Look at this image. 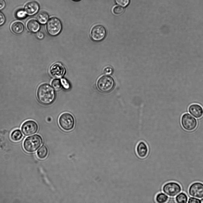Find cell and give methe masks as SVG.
Wrapping results in <instances>:
<instances>
[{
  "label": "cell",
  "mask_w": 203,
  "mask_h": 203,
  "mask_svg": "<svg viewBox=\"0 0 203 203\" xmlns=\"http://www.w3.org/2000/svg\"><path fill=\"white\" fill-rule=\"evenodd\" d=\"M48 154V150L45 146L41 147L37 151V154L39 158L40 159L45 158Z\"/></svg>",
  "instance_id": "20"
},
{
  "label": "cell",
  "mask_w": 203,
  "mask_h": 203,
  "mask_svg": "<svg viewBox=\"0 0 203 203\" xmlns=\"http://www.w3.org/2000/svg\"><path fill=\"white\" fill-rule=\"evenodd\" d=\"M200 201L201 203H203V198L200 200Z\"/></svg>",
  "instance_id": "32"
},
{
  "label": "cell",
  "mask_w": 203,
  "mask_h": 203,
  "mask_svg": "<svg viewBox=\"0 0 203 203\" xmlns=\"http://www.w3.org/2000/svg\"><path fill=\"white\" fill-rule=\"evenodd\" d=\"M115 2L119 6L126 7L129 4L130 0H115Z\"/></svg>",
  "instance_id": "25"
},
{
  "label": "cell",
  "mask_w": 203,
  "mask_h": 203,
  "mask_svg": "<svg viewBox=\"0 0 203 203\" xmlns=\"http://www.w3.org/2000/svg\"><path fill=\"white\" fill-rule=\"evenodd\" d=\"M113 70L111 67H107L104 68V73L107 75H111L113 72Z\"/></svg>",
  "instance_id": "27"
},
{
  "label": "cell",
  "mask_w": 203,
  "mask_h": 203,
  "mask_svg": "<svg viewBox=\"0 0 203 203\" xmlns=\"http://www.w3.org/2000/svg\"><path fill=\"white\" fill-rule=\"evenodd\" d=\"M37 95L38 99L40 103L48 105L54 101L56 94L51 86L48 84L44 83L40 85L38 87Z\"/></svg>",
  "instance_id": "1"
},
{
  "label": "cell",
  "mask_w": 203,
  "mask_h": 203,
  "mask_svg": "<svg viewBox=\"0 0 203 203\" xmlns=\"http://www.w3.org/2000/svg\"><path fill=\"white\" fill-rule=\"evenodd\" d=\"M58 123L62 129L65 131H69L74 128L75 122L73 116L69 113L65 112L60 116Z\"/></svg>",
  "instance_id": "4"
},
{
  "label": "cell",
  "mask_w": 203,
  "mask_h": 203,
  "mask_svg": "<svg viewBox=\"0 0 203 203\" xmlns=\"http://www.w3.org/2000/svg\"><path fill=\"white\" fill-rule=\"evenodd\" d=\"M36 36L39 39H42L43 38L44 35L42 32H39L37 33Z\"/></svg>",
  "instance_id": "30"
},
{
  "label": "cell",
  "mask_w": 203,
  "mask_h": 203,
  "mask_svg": "<svg viewBox=\"0 0 203 203\" xmlns=\"http://www.w3.org/2000/svg\"><path fill=\"white\" fill-rule=\"evenodd\" d=\"M26 26L29 31L33 32L38 31L40 27L39 23L34 19H31L29 20L26 23Z\"/></svg>",
  "instance_id": "16"
},
{
  "label": "cell",
  "mask_w": 203,
  "mask_h": 203,
  "mask_svg": "<svg viewBox=\"0 0 203 203\" xmlns=\"http://www.w3.org/2000/svg\"><path fill=\"white\" fill-rule=\"evenodd\" d=\"M46 29L48 33L50 36H55L59 34L62 29V24L60 20L56 17H52L48 21Z\"/></svg>",
  "instance_id": "5"
},
{
  "label": "cell",
  "mask_w": 203,
  "mask_h": 203,
  "mask_svg": "<svg viewBox=\"0 0 203 203\" xmlns=\"http://www.w3.org/2000/svg\"><path fill=\"white\" fill-rule=\"evenodd\" d=\"M24 28L23 24L19 21L13 23L10 26V29L12 32L16 34H20L24 31Z\"/></svg>",
  "instance_id": "15"
},
{
  "label": "cell",
  "mask_w": 203,
  "mask_h": 203,
  "mask_svg": "<svg viewBox=\"0 0 203 203\" xmlns=\"http://www.w3.org/2000/svg\"><path fill=\"white\" fill-rule=\"evenodd\" d=\"M51 84L53 88L57 91L59 90L62 86L60 79L57 78L53 79L52 81Z\"/></svg>",
  "instance_id": "22"
},
{
  "label": "cell",
  "mask_w": 203,
  "mask_h": 203,
  "mask_svg": "<svg viewBox=\"0 0 203 203\" xmlns=\"http://www.w3.org/2000/svg\"><path fill=\"white\" fill-rule=\"evenodd\" d=\"M49 18L48 14L45 12H40L37 15V18L38 21L41 24H45L48 21Z\"/></svg>",
  "instance_id": "17"
},
{
  "label": "cell",
  "mask_w": 203,
  "mask_h": 203,
  "mask_svg": "<svg viewBox=\"0 0 203 203\" xmlns=\"http://www.w3.org/2000/svg\"><path fill=\"white\" fill-rule=\"evenodd\" d=\"M168 196L162 192L157 193L155 196V200L156 203H165L167 202Z\"/></svg>",
  "instance_id": "19"
},
{
  "label": "cell",
  "mask_w": 203,
  "mask_h": 203,
  "mask_svg": "<svg viewBox=\"0 0 203 203\" xmlns=\"http://www.w3.org/2000/svg\"><path fill=\"white\" fill-rule=\"evenodd\" d=\"M73 0L75 1H79L80 0Z\"/></svg>",
  "instance_id": "33"
},
{
  "label": "cell",
  "mask_w": 203,
  "mask_h": 203,
  "mask_svg": "<svg viewBox=\"0 0 203 203\" xmlns=\"http://www.w3.org/2000/svg\"><path fill=\"white\" fill-rule=\"evenodd\" d=\"M112 11L114 14L119 15L122 14L124 12V9L122 6L116 5L113 7Z\"/></svg>",
  "instance_id": "23"
},
{
  "label": "cell",
  "mask_w": 203,
  "mask_h": 203,
  "mask_svg": "<svg viewBox=\"0 0 203 203\" xmlns=\"http://www.w3.org/2000/svg\"><path fill=\"white\" fill-rule=\"evenodd\" d=\"M5 18L4 14L0 11V26L3 24L5 21Z\"/></svg>",
  "instance_id": "29"
},
{
  "label": "cell",
  "mask_w": 203,
  "mask_h": 203,
  "mask_svg": "<svg viewBox=\"0 0 203 203\" xmlns=\"http://www.w3.org/2000/svg\"><path fill=\"white\" fill-rule=\"evenodd\" d=\"M43 140L41 137L35 134L27 137L23 143V147L27 152L32 153L36 151L42 145Z\"/></svg>",
  "instance_id": "2"
},
{
  "label": "cell",
  "mask_w": 203,
  "mask_h": 203,
  "mask_svg": "<svg viewBox=\"0 0 203 203\" xmlns=\"http://www.w3.org/2000/svg\"><path fill=\"white\" fill-rule=\"evenodd\" d=\"M115 85V82L114 79L108 75L101 76L98 79L97 82L98 89L103 93L110 92L113 89Z\"/></svg>",
  "instance_id": "3"
},
{
  "label": "cell",
  "mask_w": 203,
  "mask_h": 203,
  "mask_svg": "<svg viewBox=\"0 0 203 203\" xmlns=\"http://www.w3.org/2000/svg\"><path fill=\"white\" fill-rule=\"evenodd\" d=\"M39 9V4L35 1L27 3L25 6L24 10L26 14L32 15L36 13Z\"/></svg>",
  "instance_id": "13"
},
{
  "label": "cell",
  "mask_w": 203,
  "mask_h": 203,
  "mask_svg": "<svg viewBox=\"0 0 203 203\" xmlns=\"http://www.w3.org/2000/svg\"><path fill=\"white\" fill-rule=\"evenodd\" d=\"M26 13L23 10H20L16 13L17 17L20 19L24 18L26 17Z\"/></svg>",
  "instance_id": "26"
},
{
  "label": "cell",
  "mask_w": 203,
  "mask_h": 203,
  "mask_svg": "<svg viewBox=\"0 0 203 203\" xmlns=\"http://www.w3.org/2000/svg\"><path fill=\"white\" fill-rule=\"evenodd\" d=\"M175 200L178 203H186L188 201V197L185 193L181 192L176 196Z\"/></svg>",
  "instance_id": "21"
},
{
  "label": "cell",
  "mask_w": 203,
  "mask_h": 203,
  "mask_svg": "<svg viewBox=\"0 0 203 203\" xmlns=\"http://www.w3.org/2000/svg\"><path fill=\"white\" fill-rule=\"evenodd\" d=\"M49 72L50 75L55 78H59L62 77L65 74V69L63 65L61 63L57 62L53 64L49 69Z\"/></svg>",
  "instance_id": "11"
},
{
  "label": "cell",
  "mask_w": 203,
  "mask_h": 203,
  "mask_svg": "<svg viewBox=\"0 0 203 203\" xmlns=\"http://www.w3.org/2000/svg\"><path fill=\"white\" fill-rule=\"evenodd\" d=\"M105 27L100 24L95 25L91 28L90 34L91 39L94 41L99 42L104 39L107 35Z\"/></svg>",
  "instance_id": "6"
},
{
  "label": "cell",
  "mask_w": 203,
  "mask_h": 203,
  "mask_svg": "<svg viewBox=\"0 0 203 203\" xmlns=\"http://www.w3.org/2000/svg\"><path fill=\"white\" fill-rule=\"evenodd\" d=\"M181 186L178 183L174 182H167L164 184L162 188L163 192L168 196L174 197L181 191Z\"/></svg>",
  "instance_id": "7"
},
{
  "label": "cell",
  "mask_w": 203,
  "mask_h": 203,
  "mask_svg": "<svg viewBox=\"0 0 203 203\" xmlns=\"http://www.w3.org/2000/svg\"><path fill=\"white\" fill-rule=\"evenodd\" d=\"M5 5L6 2L4 0H0V10L3 9Z\"/></svg>",
  "instance_id": "31"
},
{
  "label": "cell",
  "mask_w": 203,
  "mask_h": 203,
  "mask_svg": "<svg viewBox=\"0 0 203 203\" xmlns=\"http://www.w3.org/2000/svg\"><path fill=\"white\" fill-rule=\"evenodd\" d=\"M188 111L192 115L197 118H200L203 115V108L201 106L197 104L190 105Z\"/></svg>",
  "instance_id": "14"
},
{
  "label": "cell",
  "mask_w": 203,
  "mask_h": 203,
  "mask_svg": "<svg viewBox=\"0 0 203 203\" xmlns=\"http://www.w3.org/2000/svg\"><path fill=\"white\" fill-rule=\"evenodd\" d=\"M38 129V126L37 124L32 120H28L25 122L21 127V130L23 133L26 136L36 133Z\"/></svg>",
  "instance_id": "9"
},
{
  "label": "cell",
  "mask_w": 203,
  "mask_h": 203,
  "mask_svg": "<svg viewBox=\"0 0 203 203\" xmlns=\"http://www.w3.org/2000/svg\"><path fill=\"white\" fill-rule=\"evenodd\" d=\"M188 203H200L201 201L199 199L190 197L188 199Z\"/></svg>",
  "instance_id": "28"
},
{
  "label": "cell",
  "mask_w": 203,
  "mask_h": 203,
  "mask_svg": "<svg viewBox=\"0 0 203 203\" xmlns=\"http://www.w3.org/2000/svg\"><path fill=\"white\" fill-rule=\"evenodd\" d=\"M181 123L183 128L188 131L194 130L197 126V122L195 118L188 113L183 115L181 119Z\"/></svg>",
  "instance_id": "8"
},
{
  "label": "cell",
  "mask_w": 203,
  "mask_h": 203,
  "mask_svg": "<svg viewBox=\"0 0 203 203\" xmlns=\"http://www.w3.org/2000/svg\"><path fill=\"white\" fill-rule=\"evenodd\" d=\"M189 195L193 197L201 199L203 198V183L196 182L192 183L188 189Z\"/></svg>",
  "instance_id": "10"
},
{
  "label": "cell",
  "mask_w": 203,
  "mask_h": 203,
  "mask_svg": "<svg viewBox=\"0 0 203 203\" xmlns=\"http://www.w3.org/2000/svg\"><path fill=\"white\" fill-rule=\"evenodd\" d=\"M23 137V134L20 130L19 129H16L13 131L10 135L11 139L15 142L20 141Z\"/></svg>",
  "instance_id": "18"
},
{
  "label": "cell",
  "mask_w": 203,
  "mask_h": 203,
  "mask_svg": "<svg viewBox=\"0 0 203 203\" xmlns=\"http://www.w3.org/2000/svg\"><path fill=\"white\" fill-rule=\"evenodd\" d=\"M62 86L66 90L68 89L71 87L70 84L68 81L65 78H62L60 79Z\"/></svg>",
  "instance_id": "24"
},
{
  "label": "cell",
  "mask_w": 203,
  "mask_h": 203,
  "mask_svg": "<svg viewBox=\"0 0 203 203\" xmlns=\"http://www.w3.org/2000/svg\"><path fill=\"white\" fill-rule=\"evenodd\" d=\"M136 152L137 155L139 158H145L147 156L149 152L147 145L143 141H140L136 145Z\"/></svg>",
  "instance_id": "12"
}]
</instances>
